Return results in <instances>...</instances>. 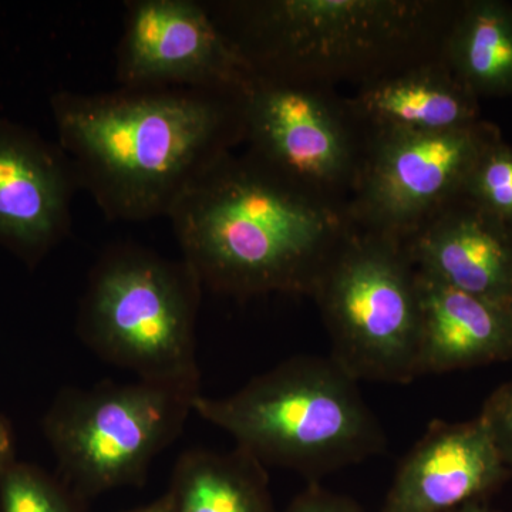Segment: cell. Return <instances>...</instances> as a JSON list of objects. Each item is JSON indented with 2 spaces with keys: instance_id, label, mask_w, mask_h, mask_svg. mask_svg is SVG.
<instances>
[{
  "instance_id": "e0dca14e",
  "label": "cell",
  "mask_w": 512,
  "mask_h": 512,
  "mask_svg": "<svg viewBox=\"0 0 512 512\" xmlns=\"http://www.w3.org/2000/svg\"><path fill=\"white\" fill-rule=\"evenodd\" d=\"M443 59L480 99L512 97V6L504 0H461Z\"/></svg>"
},
{
  "instance_id": "5bb4252c",
  "label": "cell",
  "mask_w": 512,
  "mask_h": 512,
  "mask_svg": "<svg viewBox=\"0 0 512 512\" xmlns=\"http://www.w3.org/2000/svg\"><path fill=\"white\" fill-rule=\"evenodd\" d=\"M417 377L512 359V308L420 274Z\"/></svg>"
},
{
  "instance_id": "277c9868",
  "label": "cell",
  "mask_w": 512,
  "mask_h": 512,
  "mask_svg": "<svg viewBox=\"0 0 512 512\" xmlns=\"http://www.w3.org/2000/svg\"><path fill=\"white\" fill-rule=\"evenodd\" d=\"M357 383L332 357H292L228 396L198 394L192 413L265 468L320 478L386 447Z\"/></svg>"
},
{
  "instance_id": "d6986e66",
  "label": "cell",
  "mask_w": 512,
  "mask_h": 512,
  "mask_svg": "<svg viewBox=\"0 0 512 512\" xmlns=\"http://www.w3.org/2000/svg\"><path fill=\"white\" fill-rule=\"evenodd\" d=\"M463 195L512 232V146L503 138L474 165Z\"/></svg>"
},
{
  "instance_id": "ba28073f",
  "label": "cell",
  "mask_w": 512,
  "mask_h": 512,
  "mask_svg": "<svg viewBox=\"0 0 512 512\" xmlns=\"http://www.w3.org/2000/svg\"><path fill=\"white\" fill-rule=\"evenodd\" d=\"M244 144L288 183L349 205L370 136L336 87L254 77L244 93Z\"/></svg>"
},
{
  "instance_id": "5b68a950",
  "label": "cell",
  "mask_w": 512,
  "mask_h": 512,
  "mask_svg": "<svg viewBox=\"0 0 512 512\" xmlns=\"http://www.w3.org/2000/svg\"><path fill=\"white\" fill-rule=\"evenodd\" d=\"M204 292L184 261L136 244L97 259L77 311L79 339L138 380L201 393L197 319Z\"/></svg>"
},
{
  "instance_id": "52a82bcc",
  "label": "cell",
  "mask_w": 512,
  "mask_h": 512,
  "mask_svg": "<svg viewBox=\"0 0 512 512\" xmlns=\"http://www.w3.org/2000/svg\"><path fill=\"white\" fill-rule=\"evenodd\" d=\"M198 394L138 379L62 390L42 424L57 477L80 500L143 484L183 433Z\"/></svg>"
},
{
  "instance_id": "44dd1931",
  "label": "cell",
  "mask_w": 512,
  "mask_h": 512,
  "mask_svg": "<svg viewBox=\"0 0 512 512\" xmlns=\"http://www.w3.org/2000/svg\"><path fill=\"white\" fill-rule=\"evenodd\" d=\"M285 512H365L352 498L330 493L313 483L299 494Z\"/></svg>"
},
{
  "instance_id": "6da1fadb",
  "label": "cell",
  "mask_w": 512,
  "mask_h": 512,
  "mask_svg": "<svg viewBox=\"0 0 512 512\" xmlns=\"http://www.w3.org/2000/svg\"><path fill=\"white\" fill-rule=\"evenodd\" d=\"M244 93L62 90L50 110L80 188L110 221L141 222L168 217L205 171L244 144Z\"/></svg>"
},
{
  "instance_id": "ac0fdd59",
  "label": "cell",
  "mask_w": 512,
  "mask_h": 512,
  "mask_svg": "<svg viewBox=\"0 0 512 512\" xmlns=\"http://www.w3.org/2000/svg\"><path fill=\"white\" fill-rule=\"evenodd\" d=\"M80 498L33 464L16 461L0 474V512H82Z\"/></svg>"
},
{
  "instance_id": "2e32d148",
  "label": "cell",
  "mask_w": 512,
  "mask_h": 512,
  "mask_svg": "<svg viewBox=\"0 0 512 512\" xmlns=\"http://www.w3.org/2000/svg\"><path fill=\"white\" fill-rule=\"evenodd\" d=\"M167 494L173 512H275L266 468L238 447L185 451Z\"/></svg>"
},
{
  "instance_id": "cb8c5ba5",
  "label": "cell",
  "mask_w": 512,
  "mask_h": 512,
  "mask_svg": "<svg viewBox=\"0 0 512 512\" xmlns=\"http://www.w3.org/2000/svg\"><path fill=\"white\" fill-rule=\"evenodd\" d=\"M453 512H497L493 508L488 507L484 504V501H478V503H470L463 505V507L457 508Z\"/></svg>"
},
{
  "instance_id": "603a6c76",
  "label": "cell",
  "mask_w": 512,
  "mask_h": 512,
  "mask_svg": "<svg viewBox=\"0 0 512 512\" xmlns=\"http://www.w3.org/2000/svg\"><path fill=\"white\" fill-rule=\"evenodd\" d=\"M127 512H173L171 511V503L170 498H168V494L165 493L161 495L160 498L154 500L153 503L148 505H144V507L136 508V510H131Z\"/></svg>"
},
{
  "instance_id": "9c48e42d",
  "label": "cell",
  "mask_w": 512,
  "mask_h": 512,
  "mask_svg": "<svg viewBox=\"0 0 512 512\" xmlns=\"http://www.w3.org/2000/svg\"><path fill=\"white\" fill-rule=\"evenodd\" d=\"M500 138V128L484 120L436 133L370 136L350 215L360 229L403 241L463 195L474 165Z\"/></svg>"
},
{
  "instance_id": "8992f818",
  "label": "cell",
  "mask_w": 512,
  "mask_h": 512,
  "mask_svg": "<svg viewBox=\"0 0 512 512\" xmlns=\"http://www.w3.org/2000/svg\"><path fill=\"white\" fill-rule=\"evenodd\" d=\"M311 296L328 329L330 357L353 379H416L419 285L403 241L357 227Z\"/></svg>"
},
{
  "instance_id": "7402d4cb",
  "label": "cell",
  "mask_w": 512,
  "mask_h": 512,
  "mask_svg": "<svg viewBox=\"0 0 512 512\" xmlns=\"http://www.w3.org/2000/svg\"><path fill=\"white\" fill-rule=\"evenodd\" d=\"M15 437L8 421L0 416V474L16 463Z\"/></svg>"
},
{
  "instance_id": "ffe728a7",
  "label": "cell",
  "mask_w": 512,
  "mask_h": 512,
  "mask_svg": "<svg viewBox=\"0 0 512 512\" xmlns=\"http://www.w3.org/2000/svg\"><path fill=\"white\" fill-rule=\"evenodd\" d=\"M480 416L493 434L498 451L512 476V379L490 394Z\"/></svg>"
},
{
  "instance_id": "3957f363",
  "label": "cell",
  "mask_w": 512,
  "mask_h": 512,
  "mask_svg": "<svg viewBox=\"0 0 512 512\" xmlns=\"http://www.w3.org/2000/svg\"><path fill=\"white\" fill-rule=\"evenodd\" d=\"M212 19L255 77L375 83L443 56L461 0H217Z\"/></svg>"
},
{
  "instance_id": "4fadbf2b",
  "label": "cell",
  "mask_w": 512,
  "mask_h": 512,
  "mask_svg": "<svg viewBox=\"0 0 512 512\" xmlns=\"http://www.w3.org/2000/svg\"><path fill=\"white\" fill-rule=\"evenodd\" d=\"M403 244L420 274L512 308V232L464 195Z\"/></svg>"
},
{
  "instance_id": "7a4b0ae2",
  "label": "cell",
  "mask_w": 512,
  "mask_h": 512,
  "mask_svg": "<svg viewBox=\"0 0 512 512\" xmlns=\"http://www.w3.org/2000/svg\"><path fill=\"white\" fill-rule=\"evenodd\" d=\"M167 218L204 289L241 299L311 296L357 228L349 205L295 187L248 153L212 165Z\"/></svg>"
},
{
  "instance_id": "8fae6325",
  "label": "cell",
  "mask_w": 512,
  "mask_h": 512,
  "mask_svg": "<svg viewBox=\"0 0 512 512\" xmlns=\"http://www.w3.org/2000/svg\"><path fill=\"white\" fill-rule=\"evenodd\" d=\"M76 171L59 143L0 120V245L33 266L72 228Z\"/></svg>"
},
{
  "instance_id": "9a60e30c",
  "label": "cell",
  "mask_w": 512,
  "mask_h": 512,
  "mask_svg": "<svg viewBox=\"0 0 512 512\" xmlns=\"http://www.w3.org/2000/svg\"><path fill=\"white\" fill-rule=\"evenodd\" d=\"M348 100L369 136L436 133L481 120L480 100L458 82L443 56L359 87Z\"/></svg>"
},
{
  "instance_id": "30bf717a",
  "label": "cell",
  "mask_w": 512,
  "mask_h": 512,
  "mask_svg": "<svg viewBox=\"0 0 512 512\" xmlns=\"http://www.w3.org/2000/svg\"><path fill=\"white\" fill-rule=\"evenodd\" d=\"M254 73L212 19L205 2L131 0L116 52L126 89L191 87L244 93Z\"/></svg>"
},
{
  "instance_id": "7c38bea8",
  "label": "cell",
  "mask_w": 512,
  "mask_h": 512,
  "mask_svg": "<svg viewBox=\"0 0 512 512\" xmlns=\"http://www.w3.org/2000/svg\"><path fill=\"white\" fill-rule=\"evenodd\" d=\"M510 477L483 417L434 421L400 464L380 512H453Z\"/></svg>"
}]
</instances>
